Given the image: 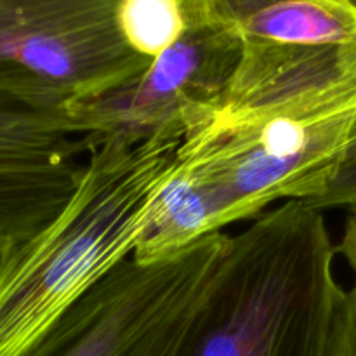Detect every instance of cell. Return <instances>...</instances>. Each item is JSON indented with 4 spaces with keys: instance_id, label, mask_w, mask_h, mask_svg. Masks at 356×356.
<instances>
[{
    "instance_id": "obj_5",
    "label": "cell",
    "mask_w": 356,
    "mask_h": 356,
    "mask_svg": "<svg viewBox=\"0 0 356 356\" xmlns=\"http://www.w3.org/2000/svg\"><path fill=\"white\" fill-rule=\"evenodd\" d=\"M236 35L204 23L117 86L66 103L89 153L104 145L181 138L190 118L218 97L242 56Z\"/></svg>"
},
{
    "instance_id": "obj_11",
    "label": "cell",
    "mask_w": 356,
    "mask_h": 356,
    "mask_svg": "<svg viewBox=\"0 0 356 356\" xmlns=\"http://www.w3.org/2000/svg\"><path fill=\"white\" fill-rule=\"evenodd\" d=\"M306 204L322 212L327 209L356 207V155L350 162L344 163L343 169L336 174L322 195L308 200Z\"/></svg>"
},
{
    "instance_id": "obj_3",
    "label": "cell",
    "mask_w": 356,
    "mask_h": 356,
    "mask_svg": "<svg viewBox=\"0 0 356 356\" xmlns=\"http://www.w3.org/2000/svg\"><path fill=\"white\" fill-rule=\"evenodd\" d=\"M181 138L104 145L75 193L30 238L0 249V356H28L66 313L131 259Z\"/></svg>"
},
{
    "instance_id": "obj_1",
    "label": "cell",
    "mask_w": 356,
    "mask_h": 356,
    "mask_svg": "<svg viewBox=\"0 0 356 356\" xmlns=\"http://www.w3.org/2000/svg\"><path fill=\"white\" fill-rule=\"evenodd\" d=\"M356 155V42H243L216 99L184 127L177 163L216 184L235 219L308 202Z\"/></svg>"
},
{
    "instance_id": "obj_8",
    "label": "cell",
    "mask_w": 356,
    "mask_h": 356,
    "mask_svg": "<svg viewBox=\"0 0 356 356\" xmlns=\"http://www.w3.org/2000/svg\"><path fill=\"white\" fill-rule=\"evenodd\" d=\"M188 23L222 28L242 42L339 45L356 42V0H183Z\"/></svg>"
},
{
    "instance_id": "obj_7",
    "label": "cell",
    "mask_w": 356,
    "mask_h": 356,
    "mask_svg": "<svg viewBox=\"0 0 356 356\" xmlns=\"http://www.w3.org/2000/svg\"><path fill=\"white\" fill-rule=\"evenodd\" d=\"M89 156L66 103L0 70V249L40 232L75 193Z\"/></svg>"
},
{
    "instance_id": "obj_12",
    "label": "cell",
    "mask_w": 356,
    "mask_h": 356,
    "mask_svg": "<svg viewBox=\"0 0 356 356\" xmlns=\"http://www.w3.org/2000/svg\"><path fill=\"white\" fill-rule=\"evenodd\" d=\"M332 356H356V282L350 291H346L337 322Z\"/></svg>"
},
{
    "instance_id": "obj_2",
    "label": "cell",
    "mask_w": 356,
    "mask_h": 356,
    "mask_svg": "<svg viewBox=\"0 0 356 356\" xmlns=\"http://www.w3.org/2000/svg\"><path fill=\"white\" fill-rule=\"evenodd\" d=\"M325 216L289 200L229 238L204 309L148 356H332L346 291Z\"/></svg>"
},
{
    "instance_id": "obj_9",
    "label": "cell",
    "mask_w": 356,
    "mask_h": 356,
    "mask_svg": "<svg viewBox=\"0 0 356 356\" xmlns=\"http://www.w3.org/2000/svg\"><path fill=\"white\" fill-rule=\"evenodd\" d=\"M233 222L236 219L226 195L176 160L153 202L132 259L143 264L169 259Z\"/></svg>"
},
{
    "instance_id": "obj_4",
    "label": "cell",
    "mask_w": 356,
    "mask_h": 356,
    "mask_svg": "<svg viewBox=\"0 0 356 356\" xmlns=\"http://www.w3.org/2000/svg\"><path fill=\"white\" fill-rule=\"evenodd\" d=\"M228 247L219 232L169 259L124 261L28 356H148L202 312Z\"/></svg>"
},
{
    "instance_id": "obj_13",
    "label": "cell",
    "mask_w": 356,
    "mask_h": 356,
    "mask_svg": "<svg viewBox=\"0 0 356 356\" xmlns=\"http://www.w3.org/2000/svg\"><path fill=\"white\" fill-rule=\"evenodd\" d=\"M337 254L346 259L348 266L356 277V207L350 209V214L346 218V225H344L343 236H341L339 243H337Z\"/></svg>"
},
{
    "instance_id": "obj_6",
    "label": "cell",
    "mask_w": 356,
    "mask_h": 356,
    "mask_svg": "<svg viewBox=\"0 0 356 356\" xmlns=\"http://www.w3.org/2000/svg\"><path fill=\"white\" fill-rule=\"evenodd\" d=\"M118 0H0V70L63 103L117 86L149 58L122 37Z\"/></svg>"
},
{
    "instance_id": "obj_10",
    "label": "cell",
    "mask_w": 356,
    "mask_h": 356,
    "mask_svg": "<svg viewBox=\"0 0 356 356\" xmlns=\"http://www.w3.org/2000/svg\"><path fill=\"white\" fill-rule=\"evenodd\" d=\"M117 21L129 47L149 59L176 45L188 30L183 0H118Z\"/></svg>"
}]
</instances>
